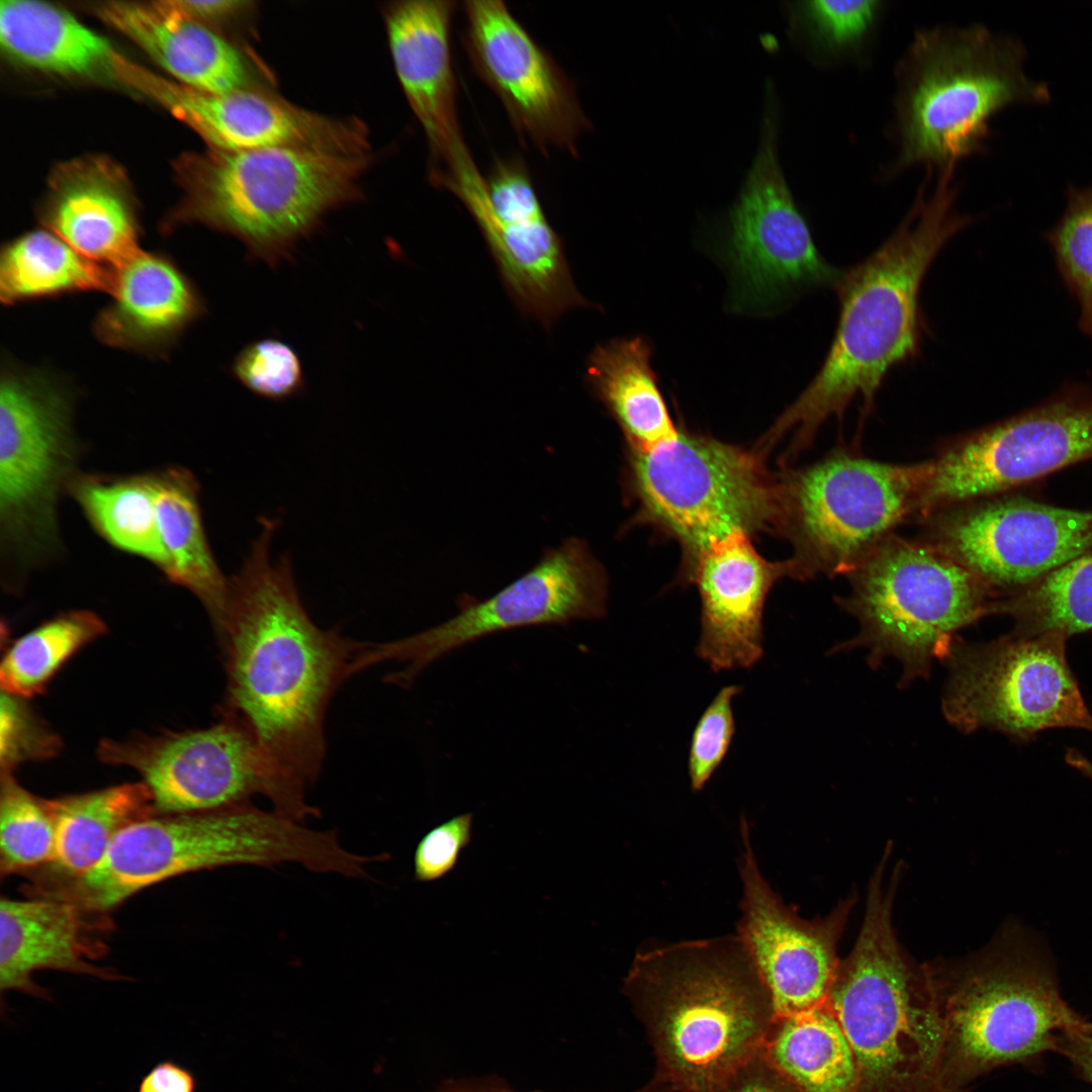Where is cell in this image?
<instances>
[{"mask_svg":"<svg viewBox=\"0 0 1092 1092\" xmlns=\"http://www.w3.org/2000/svg\"><path fill=\"white\" fill-rule=\"evenodd\" d=\"M1060 1055L1071 1062L1079 1076L1092 1084V1022L1085 1029L1067 1037Z\"/></svg>","mask_w":1092,"mask_h":1092,"instance_id":"obj_48","label":"cell"},{"mask_svg":"<svg viewBox=\"0 0 1092 1092\" xmlns=\"http://www.w3.org/2000/svg\"><path fill=\"white\" fill-rule=\"evenodd\" d=\"M742 688L721 689L699 718L692 734L688 770L694 791L702 790L724 759L735 733L733 699Z\"/></svg>","mask_w":1092,"mask_h":1092,"instance_id":"obj_41","label":"cell"},{"mask_svg":"<svg viewBox=\"0 0 1092 1092\" xmlns=\"http://www.w3.org/2000/svg\"><path fill=\"white\" fill-rule=\"evenodd\" d=\"M139 1092H141V1091H139Z\"/></svg>","mask_w":1092,"mask_h":1092,"instance_id":"obj_50","label":"cell"},{"mask_svg":"<svg viewBox=\"0 0 1092 1092\" xmlns=\"http://www.w3.org/2000/svg\"><path fill=\"white\" fill-rule=\"evenodd\" d=\"M47 801L55 824V850L33 893L83 876L102 859L123 828L158 814L144 782Z\"/></svg>","mask_w":1092,"mask_h":1092,"instance_id":"obj_28","label":"cell"},{"mask_svg":"<svg viewBox=\"0 0 1092 1092\" xmlns=\"http://www.w3.org/2000/svg\"><path fill=\"white\" fill-rule=\"evenodd\" d=\"M55 824L47 800L26 791L12 772L1 774L0 871L9 876L50 863Z\"/></svg>","mask_w":1092,"mask_h":1092,"instance_id":"obj_38","label":"cell"},{"mask_svg":"<svg viewBox=\"0 0 1092 1092\" xmlns=\"http://www.w3.org/2000/svg\"><path fill=\"white\" fill-rule=\"evenodd\" d=\"M106 763L136 770L158 814L215 810L267 798L273 810L297 822L318 817L305 791L286 779L252 735L224 717L210 727L125 741L104 740Z\"/></svg>","mask_w":1092,"mask_h":1092,"instance_id":"obj_14","label":"cell"},{"mask_svg":"<svg viewBox=\"0 0 1092 1092\" xmlns=\"http://www.w3.org/2000/svg\"><path fill=\"white\" fill-rule=\"evenodd\" d=\"M74 394L55 373L9 360L0 378V529L23 560L56 543V507L75 457Z\"/></svg>","mask_w":1092,"mask_h":1092,"instance_id":"obj_13","label":"cell"},{"mask_svg":"<svg viewBox=\"0 0 1092 1092\" xmlns=\"http://www.w3.org/2000/svg\"><path fill=\"white\" fill-rule=\"evenodd\" d=\"M433 1092H520L499 1077L489 1076L472 1079L449 1080L439 1085ZM634 1092H673L664 1082L652 1078L647 1084Z\"/></svg>","mask_w":1092,"mask_h":1092,"instance_id":"obj_47","label":"cell"},{"mask_svg":"<svg viewBox=\"0 0 1092 1092\" xmlns=\"http://www.w3.org/2000/svg\"><path fill=\"white\" fill-rule=\"evenodd\" d=\"M473 814L455 816L428 831L414 853V874L418 882H433L451 872L462 850L471 841Z\"/></svg>","mask_w":1092,"mask_h":1092,"instance_id":"obj_43","label":"cell"},{"mask_svg":"<svg viewBox=\"0 0 1092 1092\" xmlns=\"http://www.w3.org/2000/svg\"><path fill=\"white\" fill-rule=\"evenodd\" d=\"M1017 40L980 23L934 24L913 33L894 71L890 140L880 170L892 180L913 168H959L980 154L1004 108L1049 100L1023 69Z\"/></svg>","mask_w":1092,"mask_h":1092,"instance_id":"obj_4","label":"cell"},{"mask_svg":"<svg viewBox=\"0 0 1092 1092\" xmlns=\"http://www.w3.org/2000/svg\"><path fill=\"white\" fill-rule=\"evenodd\" d=\"M105 632L90 611H71L18 638L1 661L2 691L20 698L39 694L60 667L80 648Z\"/></svg>","mask_w":1092,"mask_h":1092,"instance_id":"obj_37","label":"cell"},{"mask_svg":"<svg viewBox=\"0 0 1092 1092\" xmlns=\"http://www.w3.org/2000/svg\"><path fill=\"white\" fill-rule=\"evenodd\" d=\"M157 520L167 556L165 575L193 593L217 629L223 619L230 581L220 571L208 545L194 477L172 468L154 474Z\"/></svg>","mask_w":1092,"mask_h":1092,"instance_id":"obj_31","label":"cell"},{"mask_svg":"<svg viewBox=\"0 0 1092 1092\" xmlns=\"http://www.w3.org/2000/svg\"><path fill=\"white\" fill-rule=\"evenodd\" d=\"M886 4L879 0L799 1L791 9L792 26L818 65H859L874 48Z\"/></svg>","mask_w":1092,"mask_h":1092,"instance_id":"obj_36","label":"cell"},{"mask_svg":"<svg viewBox=\"0 0 1092 1092\" xmlns=\"http://www.w3.org/2000/svg\"><path fill=\"white\" fill-rule=\"evenodd\" d=\"M371 156L303 149H213L195 162L181 218L236 237L270 267L292 259L330 211L361 199Z\"/></svg>","mask_w":1092,"mask_h":1092,"instance_id":"obj_7","label":"cell"},{"mask_svg":"<svg viewBox=\"0 0 1092 1092\" xmlns=\"http://www.w3.org/2000/svg\"><path fill=\"white\" fill-rule=\"evenodd\" d=\"M930 461L895 464L838 449L778 473L776 534L792 546L791 577L847 575L916 517Z\"/></svg>","mask_w":1092,"mask_h":1092,"instance_id":"obj_10","label":"cell"},{"mask_svg":"<svg viewBox=\"0 0 1092 1092\" xmlns=\"http://www.w3.org/2000/svg\"><path fill=\"white\" fill-rule=\"evenodd\" d=\"M623 994L673 1092H721L761 1052L776 1021L769 992L737 933L636 954Z\"/></svg>","mask_w":1092,"mask_h":1092,"instance_id":"obj_3","label":"cell"},{"mask_svg":"<svg viewBox=\"0 0 1092 1092\" xmlns=\"http://www.w3.org/2000/svg\"><path fill=\"white\" fill-rule=\"evenodd\" d=\"M763 1052L798 1092H860L852 1050L826 1005L777 1018Z\"/></svg>","mask_w":1092,"mask_h":1092,"instance_id":"obj_33","label":"cell"},{"mask_svg":"<svg viewBox=\"0 0 1092 1092\" xmlns=\"http://www.w3.org/2000/svg\"><path fill=\"white\" fill-rule=\"evenodd\" d=\"M652 352L642 337L613 339L593 350L585 373L590 391L620 427L628 449L641 453L680 434L652 369Z\"/></svg>","mask_w":1092,"mask_h":1092,"instance_id":"obj_27","label":"cell"},{"mask_svg":"<svg viewBox=\"0 0 1092 1092\" xmlns=\"http://www.w3.org/2000/svg\"><path fill=\"white\" fill-rule=\"evenodd\" d=\"M93 10L179 83L211 93L265 88L258 63L174 1L101 2Z\"/></svg>","mask_w":1092,"mask_h":1092,"instance_id":"obj_25","label":"cell"},{"mask_svg":"<svg viewBox=\"0 0 1092 1092\" xmlns=\"http://www.w3.org/2000/svg\"><path fill=\"white\" fill-rule=\"evenodd\" d=\"M754 448L680 430L678 438L627 452L625 481L633 521L677 542L684 569L732 535L775 533L778 473Z\"/></svg>","mask_w":1092,"mask_h":1092,"instance_id":"obj_11","label":"cell"},{"mask_svg":"<svg viewBox=\"0 0 1092 1092\" xmlns=\"http://www.w3.org/2000/svg\"><path fill=\"white\" fill-rule=\"evenodd\" d=\"M118 54H119V53H117V54H116V56H117ZM116 56H115V58H116ZM115 58H114V60H115ZM113 63H114V61H113ZM112 68H113V65H112ZM111 78H112V70H111Z\"/></svg>","mask_w":1092,"mask_h":1092,"instance_id":"obj_49","label":"cell"},{"mask_svg":"<svg viewBox=\"0 0 1092 1092\" xmlns=\"http://www.w3.org/2000/svg\"><path fill=\"white\" fill-rule=\"evenodd\" d=\"M463 10L471 66L517 131L541 150L554 146L576 157L577 140L590 122L572 82L503 1L467 0Z\"/></svg>","mask_w":1092,"mask_h":1092,"instance_id":"obj_19","label":"cell"},{"mask_svg":"<svg viewBox=\"0 0 1092 1092\" xmlns=\"http://www.w3.org/2000/svg\"><path fill=\"white\" fill-rule=\"evenodd\" d=\"M456 9L452 0H401L383 10L398 82L428 141L431 182L472 159L457 114L450 46Z\"/></svg>","mask_w":1092,"mask_h":1092,"instance_id":"obj_22","label":"cell"},{"mask_svg":"<svg viewBox=\"0 0 1092 1092\" xmlns=\"http://www.w3.org/2000/svg\"><path fill=\"white\" fill-rule=\"evenodd\" d=\"M721 1092H798L770 1062L763 1050L741 1064L726 1080Z\"/></svg>","mask_w":1092,"mask_h":1092,"instance_id":"obj_44","label":"cell"},{"mask_svg":"<svg viewBox=\"0 0 1092 1092\" xmlns=\"http://www.w3.org/2000/svg\"><path fill=\"white\" fill-rule=\"evenodd\" d=\"M232 373L252 393L283 400L304 389L302 364L292 346L277 338L246 345L234 358Z\"/></svg>","mask_w":1092,"mask_h":1092,"instance_id":"obj_39","label":"cell"},{"mask_svg":"<svg viewBox=\"0 0 1092 1092\" xmlns=\"http://www.w3.org/2000/svg\"><path fill=\"white\" fill-rule=\"evenodd\" d=\"M777 106L770 98L761 140L729 212L725 257L735 311L767 313L804 292L834 288L843 270L818 251L778 155Z\"/></svg>","mask_w":1092,"mask_h":1092,"instance_id":"obj_15","label":"cell"},{"mask_svg":"<svg viewBox=\"0 0 1092 1092\" xmlns=\"http://www.w3.org/2000/svg\"><path fill=\"white\" fill-rule=\"evenodd\" d=\"M944 1028L941 1085L996 1068H1034L1091 1022L1063 999L1050 971L1003 949L922 966Z\"/></svg>","mask_w":1092,"mask_h":1092,"instance_id":"obj_8","label":"cell"},{"mask_svg":"<svg viewBox=\"0 0 1092 1092\" xmlns=\"http://www.w3.org/2000/svg\"><path fill=\"white\" fill-rule=\"evenodd\" d=\"M994 614L1013 618V632L1061 634L1092 630V552L1081 555L1032 584L994 603Z\"/></svg>","mask_w":1092,"mask_h":1092,"instance_id":"obj_35","label":"cell"},{"mask_svg":"<svg viewBox=\"0 0 1092 1092\" xmlns=\"http://www.w3.org/2000/svg\"><path fill=\"white\" fill-rule=\"evenodd\" d=\"M849 594L836 599L858 632L832 652L864 648L877 668L887 658L902 665L899 687L928 679L957 633L992 615L996 601L976 575L927 543L895 533L849 574Z\"/></svg>","mask_w":1092,"mask_h":1092,"instance_id":"obj_9","label":"cell"},{"mask_svg":"<svg viewBox=\"0 0 1092 1092\" xmlns=\"http://www.w3.org/2000/svg\"><path fill=\"white\" fill-rule=\"evenodd\" d=\"M71 490L107 542L164 571L167 556L158 527L154 474L82 476L72 480Z\"/></svg>","mask_w":1092,"mask_h":1092,"instance_id":"obj_34","label":"cell"},{"mask_svg":"<svg viewBox=\"0 0 1092 1092\" xmlns=\"http://www.w3.org/2000/svg\"><path fill=\"white\" fill-rule=\"evenodd\" d=\"M608 578L587 544L571 537L519 578L483 601H467L449 620L411 636L369 643L364 668L385 661L402 663L387 680L410 686L442 656L483 637L517 628L561 625L606 614Z\"/></svg>","mask_w":1092,"mask_h":1092,"instance_id":"obj_16","label":"cell"},{"mask_svg":"<svg viewBox=\"0 0 1092 1092\" xmlns=\"http://www.w3.org/2000/svg\"><path fill=\"white\" fill-rule=\"evenodd\" d=\"M751 539L738 533L721 540L685 570L701 600L696 652L714 672L749 668L759 661L767 595L778 580L791 577L788 559L767 560Z\"/></svg>","mask_w":1092,"mask_h":1092,"instance_id":"obj_23","label":"cell"},{"mask_svg":"<svg viewBox=\"0 0 1092 1092\" xmlns=\"http://www.w3.org/2000/svg\"><path fill=\"white\" fill-rule=\"evenodd\" d=\"M23 698L2 691L0 705V760L3 772L21 762L53 756L58 736L24 704Z\"/></svg>","mask_w":1092,"mask_h":1092,"instance_id":"obj_42","label":"cell"},{"mask_svg":"<svg viewBox=\"0 0 1092 1092\" xmlns=\"http://www.w3.org/2000/svg\"><path fill=\"white\" fill-rule=\"evenodd\" d=\"M1092 458V401L1063 399L956 438L934 459L917 517L1000 495Z\"/></svg>","mask_w":1092,"mask_h":1092,"instance_id":"obj_18","label":"cell"},{"mask_svg":"<svg viewBox=\"0 0 1092 1092\" xmlns=\"http://www.w3.org/2000/svg\"><path fill=\"white\" fill-rule=\"evenodd\" d=\"M141 1092H196L194 1075L173 1061L155 1065L141 1080Z\"/></svg>","mask_w":1092,"mask_h":1092,"instance_id":"obj_45","label":"cell"},{"mask_svg":"<svg viewBox=\"0 0 1092 1092\" xmlns=\"http://www.w3.org/2000/svg\"><path fill=\"white\" fill-rule=\"evenodd\" d=\"M921 522V541L976 575L996 601L1092 552V511L1020 496L958 504Z\"/></svg>","mask_w":1092,"mask_h":1092,"instance_id":"obj_17","label":"cell"},{"mask_svg":"<svg viewBox=\"0 0 1092 1092\" xmlns=\"http://www.w3.org/2000/svg\"><path fill=\"white\" fill-rule=\"evenodd\" d=\"M1068 638L1011 632L971 643L959 637L943 660L945 720L966 734L980 729L1018 741L1049 729L1092 732V714L1067 659Z\"/></svg>","mask_w":1092,"mask_h":1092,"instance_id":"obj_12","label":"cell"},{"mask_svg":"<svg viewBox=\"0 0 1092 1092\" xmlns=\"http://www.w3.org/2000/svg\"><path fill=\"white\" fill-rule=\"evenodd\" d=\"M0 40L17 62L62 76H109L116 50L69 12L38 1H2Z\"/></svg>","mask_w":1092,"mask_h":1092,"instance_id":"obj_30","label":"cell"},{"mask_svg":"<svg viewBox=\"0 0 1092 1092\" xmlns=\"http://www.w3.org/2000/svg\"><path fill=\"white\" fill-rule=\"evenodd\" d=\"M187 15L203 23L223 19L252 17L256 11L253 1L209 0V1H174Z\"/></svg>","mask_w":1092,"mask_h":1092,"instance_id":"obj_46","label":"cell"},{"mask_svg":"<svg viewBox=\"0 0 1092 1092\" xmlns=\"http://www.w3.org/2000/svg\"><path fill=\"white\" fill-rule=\"evenodd\" d=\"M261 524L244 565L230 580L216 629L225 657L224 717L240 723L272 764L306 791L326 753L327 708L356 673L364 643L311 621L289 559L271 561L276 522L262 519Z\"/></svg>","mask_w":1092,"mask_h":1092,"instance_id":"obj_1","label":"cell"},{"mask_svg":"<svg viewBox=\"0 0 1092 1092\" xmlns=\"http://www.w3.org/2000/svg\"><path fill=\"white\" fill-rule=\"evenodd\" d=\"M51 232L86 258L117 269L140 248L134 208L125 193L95 173L59 186L42 212Z\"/></svg>","mask_w":1092,"mask_h":1092,"instance_id":"obj_29","label":"cell"},{"mask_svg":"<svg viewBox=\"0 0 1092 1092\" xmlns=\"http://www.w3.org/2000/svg\"><path fill=\"white\" fill-rule=\"evenodd\" d=\"M741 836L742 914L738 934L769 992L776 1019L822 1007L839 963L837 942L853 899L840 902L825 918H801L762 876L745 821Z\"/></svg>","mask_w":1092,"mask_h":1092,"instance_id":"obj_21","label":"cell"},{"mask_svg":"<svg viewBox=\"0 0 1092 1092\" xmlns=\"http://www.w3.org/2000/svg\"><path fill=\"white\" fill-rule=\"evenodd\" d=\"M364 861L344 848L333 830L309 829L274 810L245 803L135 821L116 835L93 869L42 895L107 913L143 889L191 872L292 862L315 873L356 878Z\"/></svg>","mask_w":1092,"mask_h":1092,"instance_id":"obj_5","label":"cell"},{"mask_svg":"<svg viewBox=\"0 0 1092 1092\" xmlns=\"http://www.w3.org/2000/svg\"><path fill=\"white\" fill-rule=\"evenodd\" d=\"M898 881L871 878L855 944L839 961L826 1007L852 1050L860 1092H929L941 1086L942 1018L922 967L908 963L892 910Z\"/></svg>","mask_w":1092,"mask_h":1092,"instance_id":"obj_6","label":"cell"},{"mask_svg":"<svg viewBox=\"0 0 1092 1092\" xmlns=\"http://www.w3.org/2000/svg\"><path fill=\"white\" fill-rule=\"evenodd\" d=\"M110 296L92 325L97 340L154 358L168 355L206 309L193 281L161 252L141 250L115 269Z\"/></svg>","mask_w":1092,"mask_h":1092,"instance_id":"obj_26","label":"cell"},{"mask_svg":"<svg viewBox=\"0 0 1092 1092\" xmlns=\"http://www.w3.org/2000/svg\"><path fill=\"white\" fill-rule=\"evenodd\" d=\"M1053 243L1080 298L1085 324L1092 329V187L1069 193L1068 206L1053 234Z\"/></svg>","mask_w":1092,"mask_h":1092,"instance_id":"obj_40","label":"cell"},{"mask_svg":"<svg viewBox=\"0 0 1092 1092\" xmlns=\"http://www.w3.org/2000/svg\"><path fill=\"white\" fill-rule=\"evenodd\" d=\"M111 929L107 913L94 912L60 898L34 896L0 902V990L20 991L49 999L33 982L40 970H57L117 979L94 963L107 945L103 935Z\"/></svg>","mask_w":1092,"mask_h":1092,"instance_id":"obj_24","label":"cell"},{"mask_svg":"<svg viewBox=\"0 0 1092 1092\" xmlns=\"http://www.w3.org/2000/svg\"><path fill=\"white\" fill-rule=\"evenodd\" d=\"M115 269L81 255L50 230L25 233L0 254V299L6 305L82 292L110 294Z\"/></svg>","mask_w":1092,"mask_h":1092,"instance_id":"obj_32","label":"cell"},{"mask_svg":"<svg viewBox=\"0 0 1092 1092\" xmlns=\"http://www.w3.org/2000/svg\"><path fill=\"white\" fill-rule=\"evenodd\" d=\"M126 85L168 109L216 150L286 148L345 156L370 154L369 132L362 120L302 108L266 88L205 92L139 65L128 73Z\"/></svg>","mask_w":1092,"mask_h":1092,"instance_id":"obj_20","label":"cell"},{"mask_svg":"<svg viewBox=\"0 0 1092 1092\" xmlns=\"http://www.w3.org/2000/svg\"><path fill=\"white\" fill-rule=\"evenodd\" d=\"M958 169L925 172L904 218L870 257L843 270L835 287L838 322L829 350L807 387L756 443L768 454L791 437L782 455L789 465L830 418L840 422L860 400L863 420L896 366L921 353L926 323L920 289L944 246L971 224L959 209Z\"/></svg>","mask_w":1092,"mask_h":1092,"instance_id":"obj_2","label":"cell"}]
</instances>
